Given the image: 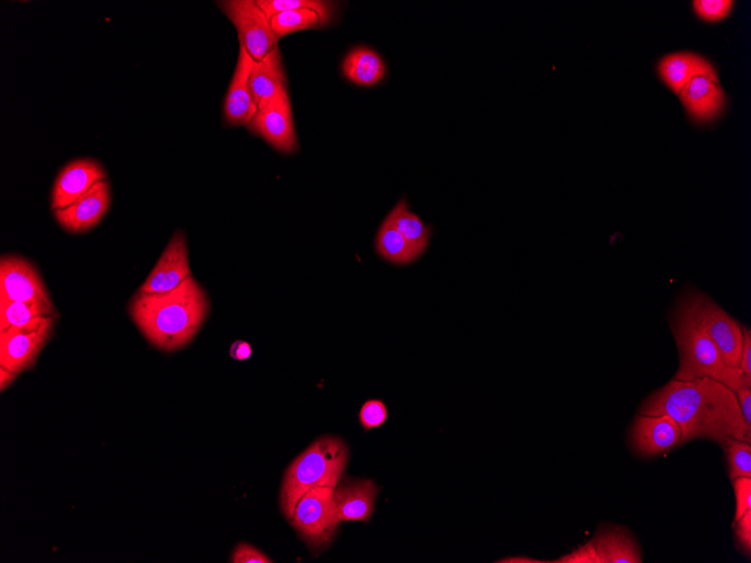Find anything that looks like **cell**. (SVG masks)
Listing matches in <instances>:
<instances>
[{"mask_svg":"<svg viewBox=\"0 0 751 563\" xmlns=\"http://www.w3.org/2000/svg\"><path fill=\"white\" fill-rule=\"evenodd\" d=\"M289 522L312 551H322L329 547L341 525L334 488H312L297 502Z\"/></svg>","mask_w":751,"mask_h":563,"instance_id":"5","label":"cell"},{"mask_svg":"<svg viewBox=\"0 0 751 563\" xmlns=\"http://www.w3.org/2000/svg\"><path fill=\"white\" fill-rule=\"evenodd\" d=\"M208 311L206 292L193 276L168 292L139 291L130 307L132 320L147 342L167 352L190 344Z\"/></svg>","mask_w":751,"mask_h":563,"instance_id":"2","label":"cell"},{"mask_svg":"<svg viewBox=\"0 0 751 563\" xmlns=\"http://www.w3.org/2000/svg\"><path fill=\"white\" fill-rule=\"evenodd\" d=\"M380 488L372 480L343 476L334 488L337 517L343 522H369Z\"/></svg>","mask_w":751,"mask_h":563,"instance_id":"15","label":"cell"},{"mask_svg":"<svg viewBox=\"0 0 751 563\" xmlns=\"http://www.w3.org/2000/svg\"><path fill=\"white\" fill-rule=\"evenodd\" d=\"M255 3L270 19L282 12L307 9L319 13L329 24L334 14L333 3L319 0H258Z\"/></svg>","mask_w":751,"mask_h":563,"instance_id":"26","label":"cell"},{"mask_svg":"<svg viewBox=\"0 0 751 563\" xmlns=\"http://www.w3.org/2000/svg\"><path fill=\"white\" fill-rule=\"evenodd\" d=\"M109 204V183L104 179L70 206L55 211V216L65 231L83 233L96 227L107 213Z\"/></svg>","mask_w":751,"mask_h":563,"instance_id":"13","label":"cell"},{"mask_svg":"<svg viewBox=\"0 0 751 563\" xmlns=\"http://www.w3.org/2000/svg\"><path fill=\"white\" fill-rule=\"evenodd\" d=\"M376 250L385 260L396 265H407L417 260L420 254L404 237L385 219L376 241Z\"/></svg>","mask_w":751,"mask_h":563,"instance_id":"23","label":"cell"},{"mask_svg":"<svg viewBox=\"0 0 751 563\" xmlns=\"http://www.w3.org/2000/svg\"><path fill=\"white\" fill-rule=\"evenodd\" d=\"M348 460V446L336 436H322L300 454L287 468L283 480L281 505L286 518L291 517L297 502L312 488H335Z\"/></svg>","mask_w":751,"mask_h":563,"instance_id":"4","label":"cell"},{"mask_svg":"<svg viewBox=\"0 0 751 563\" xmlns=\"http://www.w3.org/2000/svg\"><path fill=\"white\" fill-rule=\"evenodd\" d=\"M56 316H41L0 332V367L21 373L34 367L49 340Z\"/></svg>","mask_w":751,"mask_h":563,"instance_id":"7","label":"cell"},{"mask_svg":"<svg viewBox=\"0 0 751 563\" xmlns=\"http://www.w3.org/2000/svg\"><path fill=\"white\" fill-rule=\"evenodd\" d=\"M386 219L420 255L424 254L429 244L431 229L419 216L409 212L405 201H401Z\"/></svg>","mask_w":751,"mask_h":563,"instance_id":"22","label":"cell"},{"mask_svg":"<svg viewBox=\"0 0 751 563\" xmlns=\"http://www.w3.org/2000/svg\"><path fill=\"white\" fill-rule=\"evenodd\" d=\"M683 298L695 320L717 346L724 361L739 368L742 326L704 294L689 292Z\"/></svg>","mask_w":751,"mask_h":563,"instance_id":"6","label":"cell"},{"mask_svg":"<svg viewBox=\"0 0 751 563\" xmlns=\"http://www.w3.org/2000/svg\"><path fill=\"white\" fill-rule=\"evenodd\" d=\"M640 415L671 418L682 430L681 444L703 438L723 446L731 439L751 443L736 392L707 378L671 380L643 403Z\"/></svg>","mask_w":751,"mask_h":563,"instance_id":"1","label":"cell"},{"mask_svg":"<svg viewBox=\"0 0 751 563\" xmlns=\"http://www.w3.org/2000/svg\"><path fill=\"white\" fill-rule=\"evenodd\" d=\"M106 173L102 166L92 159H81L65 166L53 185L51 208L62 209L87 193Z\"/></svg>","mask_w":751,"mask_h":563,"instance_id":"16","label":"cell"},{"mask_svg":"<svg viewBox=\"0 0 751 563\" xmlns=\"http://www.w3.org/2000/svg\"><path fill=\"white\" fill-rule=\"evenodd\" d=\"M251 355L252 348L245 342H237L231 346L230 356L238 361H245L249 359Z\"/></svg>","mask_w":751,"mask_h":563,"instance_id":"35","label":"cell"},{"mask_svg":"<svg viewBox=\"0 0 751 563\" xmlns=\"http://www.w3.org/2000/svg\"><path fill=\"white\" fill-rule=\"evenodd\" d=\"M739 369L751 380V331L743 326Z\"/></svg>","mask_w":751,"mask_h":563,"instance_id":"33","label":"cell"},{"mask_svg":"<svg viewBox=\"0 0 751 563\" xmlns=\"http://www.w3.org/2000/svg\"><path fill=\"white\" fill-rule=\"evenodd\" d=\"M19 373L0 367V391L4 392L17 379Z\"/></svg>","mask_w":751,"mask_h":563,"instance_id":"36","label":"cell"},{"mask_svg":"<svg viewBox=\"0 0 751 563\" xmlns=\"http://www.w3.org/2000/svg\"><path fill=\"white\" fill-rule=\"evenodd\" d=\"M670 328L680 352V367L672 380L690 382L707 378L735 392L751 388V380L739 368L730 367L724 361L717 346L695 320L684 298L675 308Z\"/></svg>","mask_w":751,"mask_h":563,"instance_id":"3","label":"cell"},{"mask_svg":"<svg viewBox=\"0 0 751 563\" xmlns=\"http://www.w3.org/2000/svg\"><path fill=\"white\" fill-rule=\"evenodd\" d=\"M500 562H540V561H536V560L529 559V558H525V559H523V558H510V559L501 560Z\"/></svg>","mask_w":751,"mask_h":563,"instance_id":"37","label":"cell"},{"mask_svg":"<svg viewBox=\"0 0 751 563\" xmlns=\"http://www.w3.org/2000/svg\"><path fill=\"white\" fill-rule=\"evenodd\" d=\"M343 70L351 83L367 87L379 84L386 73L382 58L367 48L353 50L345 59Z\"/></svg>","mask_w":751,"mask_h":563,"instance_id":"21","label":"cell"},{"mask_svg":"<svg viewBox=\"0 0 751 563\" xmlns=\"http://www.w3.org/2000/svg\"><path fill=\"white\" fill-rule=\"evenodd\" d=\"M250 86L258 110L267 106L286 89V76L278 47L261 61L254 62Z\"/></svg>","mask_w":751,"mask_h":563,"instance_id":"19","label":"cell"},{"mask_svg":"<svg viewBox=\"0 0 751 563\" xmlns=\"http://www.w3.org/2000/svg\"><path fill=\"white\" fill-rule=\"evenodd\" d=\"M736 540L741 551L750 556L751 552V511L736 522Z\"/></svg>","mask_w":751,"mask_h":563,"instance_id":"32","label":"cell"},{"mask_svg":"<svg viewBox=\"0 0 751 563\" xmlns=\"http://www.w3.org/2000/svg\"><path fill=\"white\" fill-rule=\"evenodd\" d=\"M271 24L277 39H279V37L298 31L323 27L327 23L319 13L312 10L300 9L274 15L271 19Z\"/></svg>","mask_w":751,"mask_h":563,"instance_id":"25","label":"cell"},{"mask_svg":"<svg viewBox=\"0 0 751 563\" xmlns=\"http://www.w3.org/2000/svg\"><path fill=\"white\" fill-rule=\"evenodd\" d=\"M736 496L735 523L748 511H751V477H738L732 479Z\"/></svg>","mask_w":751,"mask_h":563,"instance_id":"30","label":"cell"},{"mask_svg":"<svg viewBox=\"0 0 751 563\" xmlns=\"http://www.w3.org/2000/svg\"><path fill=\"white\" fill-rule=\"evenodd\" d=\"M557 563H641L640 547L623 530L613 529L597 534L593 540Z\"/></svg>","mask_w":751,"mask_h":563,"instance_id":"10","label":"cell"},{"mask_svg":"<svg viewBox=\"0 0 751 563\" xmlns=\"http://www.w3.org/2000/svg\"><path fill=\"white\" fill-rule=\"evenodd\" d=\"M0 299L53 308L39 274L19 256H3L0 262Z\"/></svg>","mask_w":751,"mask_h":563,"instance_id":"9","label":"cell"},{"mask_svg":"<svg viewBox=\"0 0 751 563\" xmlns=\"http://www.w3.org/2000/svg\"><path fill=\"white\" fill-rule=\"evenodd\" d=\"M389 418L384 402L370 399L366 402L359 412V421L365 430L378 429L384 426Z\"/></svg>","mask_w":751,"mask_h":563,"instance_id":"28","label":"cell"},{"mask_svg":"<svg viewBox=\"0 0 751 563\" xmlns=\"http://www.w3.org/2000/svg\"><path fill=\"white\" fill-rule=\"evenodd\" d=\"M233 563H273L274 561L259 549L240 543L231 556Z\"/></svg>","mask_w":751,"mask_h":563,"instance_id":"31","label":"cell"},{"mask_svg":"<svg viewBox=\"0 0 751 563\" xmlns=\"http://www.w3.org/2000/svg\"><path fill=\"white\" fill-rule=\"evenodd\" d=\"M191 274L186 238L181 231H177L162 254L155 269L150 273L139 291L145 294L168 292L192 277Z\"/></svg>","mask_w":751,"mask_h":563,"instance_id":"12","label":"cell"},{"mask_svg":"<svg viewBox=\"0 0 751 563\" xmlns=\"http://www.w3.org/2000/svg\"><path fill=\"white\" fill-rule=\"evenodd\" d=\"M249 131L267 141L278 152H295L297 139L287 91L258 110L249 124Z\"/></svg>","mask_w":751,"mask_h":563,"instance_id":"11","label":"cell"},{"mask_svg":"<svg viewBox=\"0 0 751 563\" xmlns=\"http://www.w3.org/2000/svg\"><path fill=\"white\" fill-rule=\"evenodd\" d=\"M658 70L663 81L676 94H680L682 88L698 76L719 81L712 64L693 53L670 55L660 61Z\"/></svg>","mask_w":751,"mask_h":563,"instance_id":"20","label":"cell"},{"mask_svg":"<svg viewBox=\"0 0 751 563\" xmlns=\"http://www.w3.org/2000/svg\"><path fill=\"white\" fill-rule=\"evenodd\" d=\"M679 95L690 115L700 122L716 119L726 101L719 81L707 76L691 80Z\"/></svg>","mask_w":751,"mask_h":563,"instance_id":"18","label":"cell"},{"mask_svg":"<svg viewBox=\"0 0 751 563\" xmlns=\"http://www.w3.org/2000/svg\"><path fill=\"white\" fill-rule=\"evenodd\" d=\"M41 316H58L55 308L41 304L9 302L0 299V332L25 325Z\"/></svg>","mask_w":751,"mask_h":563,"instance_id":"24","label":"cell"},{"mask_svg":"<svg viewBox=\"0 0 751 563\" xmlns=\"http://www.w3.org/2000/svg\"><path fill=\"white\" fill-rule=\"evenodd\" d=\"M254 60L240 47L238 64L224 104V118L231 127L249 125L258 112L251 86L250 73Z\"/></svg>","mask_w":751,"mask_h":563,"instance_id":"17","label":"cell"},{"mask_svg":"<svg viewBox=\"0 0 751 563\" xmlns=\"http://www.w3.org/2000/svg\"><path fill=\"white\" fill-rule=\"evenodd\" d=\"M219 8L236 26L240 47H243L254 62L261 61L278 47L271 19L252 0L222 2Z\"/></svg>","mask_w":751,"mask_h":563,"instance_id":"8","label":"cell"},{"mask_svg":"<svg viewBox=\"0 0 751 563\" xmlns=\"http://www.w3.org/2000/svg\"><path fill=\"white\" fill-rule=\"evenodd\" d=\"M682 441V430L668 416L637 415L631 430V442L637 454L646 457L669 452Z\"/></svg>","mask_w":751,"mask_h":563,"instance_id":"14","label":"cell"},{"mask_svg":"<svg viewBox=\"0 0 751 563\" xmlns=\"http://www.w3.org/2000/svg\"><path fill=\"white\" fill-rule=\"evenodd\" d=\"M741 416L746 424L747 435L751 439V388H742L736 392Z\"/></svg>","mask_w":751,"mask_h":563,"instance_id":"34","label":"cell"},{"mask_svg":"<svg viewBox=\"0 0 751 563\" xmlns=\"http://www.w3.org/2000/svg\"><path fill=\"white\" fill-rule=\"evenodd\" d=\"M694 10L696 14L710 22H717L727 17L734 7L731 0H696Z\"/></svg>","mask_w":751,"mask_h":563,"instance_id":"29","label":"cell"},{"mask_svg":"<svg viewBox=\"0 0 751 563\" xmlns=\"http://www.w3.org/2000/svg\"><path fill=\"white\" fill-rule=\"evenodd\" d=\"M730 478L751 477V446L739 440H729L725 445Z\"/></svg>","mask_w":751,"mask_h":563,"instance_id":"27","label":"cell"}]
</instances>
